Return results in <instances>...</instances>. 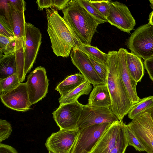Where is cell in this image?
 I'll list each match as a JSON object with an SVG mask.
<instances>
[{"instance_id": "obj_1", "label": "cell", "mask_w": 153, "mask_h": 153, "mask_svg": "<svg viewBox=\"0 0 153 153\" xmlns=\"http://www.w3.org/2000/svg\"><path fill=\"white\" fill-rule=\"evenodd\" d=\"M62 17L77 45H91L99 25L98 22L78 1L70 0L62 10Z\"/></svg>"}, {"instance_id": "obj_2", "label": "cell", "mask_w": 153, "mask_h": 153, "mask_svg": "<svg viewBox=\"0 0 153 153\" xmlns=\"http://www.w3.org/2000/svg\"><path fill=\"white\" fill-rule=\"evenodd\" d=\"M118 51H112L108 53V71L105 82L111 100L110 109L119 120L123 122L133 105L129 98L119 73Z\"/></svg>"}, {"instance_id": "obj_3", "label": "cell", "mask_w": 153, "mask_h": 153, "mask_svg": "<svg viewBox=\"0 0 153 153\" xmlns=\"http://www.w3.org/2000/svg\"><path fill=\"white\" fill-rule=\"evenodd\" d=\"M46 11L47 30L53 52L57 56L67 57L77 45L76 39L56 10L46 8Z\"/></svg>"}, {"instance_id": "obj_4", "label": "cell", "mask_w": 153, "mask_h": 153, "mask_svg": "<svg viewBox=\"0 0 153 153\" xmlns=\"http://www.w3.org/2000/svg\"><path fill=\"white\" fill-rule=\"evenodd\" d=\"M2 11L3 16L12 28L14 36L17 74L19 76H23L25 74L24 53L26 22L24 12L16 10L8 4Z\"/></svg>"}, {"instance_id": "obj_5", "label": "cell", "mask_w": 153, "mask_h": 153, "mask_svg": "<svg viewBox=\"0 0 153 153\" xmlns=\"http://www.w3.org/2000/svg\"><path fill=\"white\" fill-rule=\"evenodd\" d=\"M126 44L131 53L144 60L153 56V25L148 23L137 27Z\"/></svg>"}, {"instance_id": "obj_6", "label": "cell", "mask_w": 153, "mask_h": 153, "mask_svg": "<svg viewBox=\"0 0 153 153\" xmlns=\"http://www.w3.org/2000/svg\"><path fill=\"white\" fill-rule=\"evenodd\" d=\"M111 124L94 125L79 131L71 153H89Z\"/></svg>"}, {"instance_id": "obj_7", "label": "cell", "mask_w": 153, "mask_h": 153, "mask_svg": "<svg viewBox=\"0 0 153 153\" xmlns=\"http://www.w3.org/2000/svg\"><path fill=\"white\" fill-rule=\"evenodd\" d=\"M127 125L145 148V152L153 153V120L150 113H142Z\"/></svg>"}, {"instance_id": "obj_8", "label": "cell", "mask_w": 153, "mask_h": 153, "mask_svg": "<svg viewBox=\"0 0 153 153\" xmlns=\"http://www.w3.org/2000/svg\"><path fill=\"white\" fill-rule=\"evenodd\" d=\"M42 33L33 25L25 22L24 59L25 75L33 67L42 43Z\"/></svg>"}, {"instance_id": "obj_9", "label": "cell", "mask_w": 153, "mask_h": 153, "mask_svg": "<svg viewBox=\"0 0 153 153\" xmlns=\"http://www.w3.org/2000/svg\"><path fill=\"white\" fill-rule=\"evenodd\" d=\"M26 82L30 106L46 96L48 91L49 80L45 68L39 66L36 68L28 76Z\"/></svg>"}, {"instance_id": "obj_10", "label": "cell", "mask_w": 153, "mask_h": 153, "mask_svg": "<svg viewBox=\"0 0 153 153\" xmlns=\"http://www.w3.org/2000/svg\"><path fill=\"white\" fill-rule=\"evenodd\" d=\"M119 120L110 108L83 105L77 127L79 131L89 126L103 123L112 124Z\"/></svg>"}, {"instance_id": "obj_11", "label": "cell", "mask_w": 153, "mask_h": 153, "mask_svg": "<svg viewBox=\"0 0 153 153\" xmlns=\"http://www.w3.org/2000/svg\"><path fill=\"white\" fill-rule=\"evenodd\" d=\"M83 105L78 101L59 105L52 114L54 120L60 129L71 130L78 128V122Z\"/></svg>"}, {"instance_id": "obj_12", "label": "cell", "mask_w": 153, "mask_h": 153, "mask_svg": "<svg viewBox=\"0 0 153 153\" xmlns=\"http://www.w3.org/2000/svg\"><path fill=\"white\" fill-rule=\"evenodd\" d=\"M107 22L127 33L134 30L135 21L128 7L117 1L110 0V9Z\"/></svg>"}, {"instance_id": "obj_13", "label": "cell", "mask_w": 153, "mask_h": 153, "mask_svg": "<svg viewBox=\"0 0 153 153\" xmlns=\"http://www.w3.org/2000/svg\"><path fill=\"white\" fill-rule=\"evenodd\" d=\"M79 132L78 128L60 129L47 139L45 146L52 153H71Z\"/></svg>"}, {"instance_id": "obj_14", "label": "cell", "mask_w": 153, "mask_h": 153, "mask_svg": "<svg viewBox=\"0 0 153 153\" xmlns=\"http://www.w3.org/2000/svg\"><path fill=\"white\" fill-rule=\"evenodd\" d=\"M0 93L1 101L8 108L23 112L30 109L26 82L21 83L13 89Z\"/></svg>"}, {"instance_id": "obj_15", "label": "cell", "mask_w": 153, "mask_h": 153, "mask_svg": "<svg viewBox=\"0 0 153 153\" xmlns=\"http://www.w3.org/2000/svg\"><path fill=\"white\" fill-rule=\"evenodd\" d=\"M70 55L72 63L91 84L93 85L105 84L96 71L86 54L74 47L72 50Z\"/></svg>"}, {"instance_id": "obj_16", "label": "cell", "mask_w": 153, "mask_h": 153, "mask_svg": "<svg viewBox=\"0 0 153 153\" xmlns=\"http://www.w3.org/2000/svg\"><path fill=\"white\" fill-rule=\"evenodd\" d=\"M128 51L123 48H120L117 53L118 68L119 74L129 98L133 105L140 100L136 90L137 82L131 77L127 66L126 54Z\"/></svg>"}, {"instance_id": "obj_17", "label": "cell", "mask_w": 153, "mask_h": 153, "mask_svg": "<svg viewBox=\"0 0 153 153\" xmlns=\"http://www.w3.org/2000/svg\"><path fill=\"white\" fill-rule=\"evenodd\" d=\"M123 123L118 120L112 123L89 153H109L116 144Z\"/></svg>"}, {"instance_id": "obj_18", "label": "cell", "mask_w": 153, "mask_h": 153, "mask_svg": "<svg viewBox=\"0 0 153 153\" xmlns=\"http://www.w3.org/2000/svg\"><path fill=\"white\" fill-rule=\"evenodd\" d=\"M93 86L89 95L88 105L92 107L110 108L111 100L107 85L102 84Z\"/></svg>"}, {"instance_id": "obj_19", "label": "cell", "mask_w": 153, "mask_h": 153, "mask_svg": "<svg viewBox=\"0 0 153 153\" xmlns=\"http://www.w3.org/2000/svg\"><path fill=\"white\" fill-rule=\"evenodd\" d=\"M126 62L128 70L132 79L137 82H140L144 74L143 65L141 58L128 51Z\"/></svg>"}, {"instance_id": "obj_20", "label": "cell", "mask_w": 153, "mask_h": 153, "mask_svg": "<svg viewBox=\"0 0 153 153\" xmlns=\"http://www.w3.org/2000/svg\"><path fill=\"white\" fill-rule=\"evenodd\" d=\"M87 80L83 75L77 73L68 76L60 82L55 88L63 97L83 83Z\"/></svg>"}, {"instance_id": "obj_21", "label": "cell", "mask_w": 153, "mask_h": 153, "mask_svg": "<svg viewBox=\"0 0 153 153\" xmlns=\"http://www.w3.org/2000/svg\"><path fill=\"white\" fill-rule=\"evenodd\" d=\"M17 71L15 52L0 57V80L16 74Z\"/></svg>"}, {"instance_id": "obj_22", "label": "cell", "mask_w": 153, "mask_h": 153, "mask_svg": "<svg viewBox=\"0 0 153 153\" xmlns=\"http://www.w3.org/2000/svg\"><path fill=\"white\" fill-rule=\"evenodd\" d=\"M92 89L91 84L87 80L65 96L58 100L60 105L74 102L78 101L79 97L83 95H88Z\"/></svg>"}, {"instance_id": "obj_23", "label": "cell", "mask_w": 153, "mask_h": 153, "mask_svg": "<svg viewBox=\"0 0 153 153\" xmlns=\"http://www.w3.org/2000/svg\"><path fill=\"white\" fill-rule=\"evenodd\" d=\"M74 47L96 61L107 64L108 59V53L102 51L97 47L82 44L77 45Z\"/></svg>"}, {"instance_id": "obj_24", "label": "cell", "mask_w": 153, "mask_h": 153, "mask_svg": "<svg viewBox=\"0 0 153 153\" xmlns=\"http://www.w3.org/2000/svg\"><path fill=\"white\" fill-rule=\"evenodd\" d=\"M153 108V96L141 99L138 102L133 105L128 112V116L133 120L136 117Z\"/></svg>"}, {"instance_id": "obj_25", "label": "cell", "mask_w": 153, "mask_h": 153, "mask_svg": "<svg viewBox=\"0 0 153 153\" xmlns=\"http://www.w3.org/2000/svg\"><path fill=\"white\" fill-rule=\"evenodd\" d=\"M123 123L116 144L109 153H125L128 146V141L125 132Z\"/></svg>"}, {"instance_id": "obj_26", "label": "cell", "mask_w": 153, "mask_h": 153, "mask_svg": "<svg viewBox=\"0 0 153 153\" xmlns=\"http://www.w3.org/2000/svg\"><path fill=\"white\" fill-rule=\"evenodd\" d=\"M21 83L16 74L0 80V93L13 89Z\"/></svg>"}, {"instance_id": "obj_27", "label": "cell", "mask_w": 153, "mask_h": 153, "mask_svg": "<svg viewBox=\"0 0 153 153\" xmlns=\"http://www.w3.org/2000/svg\"><path fill=\"white\" fill-rule=\"evenodd\" d=\"M15 40L0 34V56L15 52Z\"/></svg>"}, {"instance_id": "obj_28", "label": "cell", "mask_w": 153, "mask_h": 153, "mask_svg": "<svg viewBox=\"0 0 153 153\" xmlns=\"http://www.w3.org/2000/svg\"><path fill=\"white\" fill-rule=\"evenodd\" d=\"M78 1L97 20L99 24L107 22L106 18L90 4L89 0H78Z\"/></svg>"}, {"instance_id": "obj_29", "label": "cell", "mask_w": 153, "mask_h": 153, "mask_svg": "<svg viewBox=\"0 0 153 153\" xmlns=\"http://www.w3.org/2000/svg\"><path fill=\"white\" fill-rule=\"evenodd\" d=\"M124 126L128 141V146H130L133 147L137 151L145 152V148L141 143L127 125L124 123Z\"/></svg>"}, {"instance_id": "obj_30", "label": "cell", "mask_w": 153, "mask_h": 153, "mask_svg": "<svg viewBox=\"0 0 153 153\" xmlns=\"http://www.w3.org/2000/svg\"><path fill=\"white\" fill-rule=\"evenodd\" d=\"M90 4L106 19L109 15L110 0H89Z\"/></svg>"}, {"instance_id": "obj_31", "label": "cell", "mask_w": 153, "mask_h": 153, "mask_svg": "<svg viewBox=\"0 0 153 153\" xmlns=\"http://www.w3.org/2000/svg\"><path fill=\"white\" fill-rule=\"evenodd\" d=\"M88 56L96 71L105 83L108 71L107 64L97 61L91 57Z\"/></svg>"}, {"instance_id": "obj_32", "label": "cell", "mask_w": 153, "mask_h": 153, "mask_svg": "<svg viewBox=\"0 0 153 153\" xmlns=\"http://www.w3.org/2000/svg\"><path fill=\"white\" fill-rule=\"evenodd\" d=\"M0 34L15 39L11 27L4 16L1 14L0 15Z\"/></svg>"}, {"instance_id": "obj_33", "label": "cell", "mask_w": 153, "mask_h": 153, "mask_svg": "<svg viewBox=\"0 0 153 153\" xmlns=\"http://www.w3.org/2000/svg\"><path fill=\"white\" fill-rule=\"evenodd\" d=\"M12 131L11 125L8 122L0 120V142L7 139Z\"/></svg>"}, {"instance_id": "obj_34", "label": "cell", "mask_w": 153, "mask_h": 153, "mask_svg": "<svg viewBox=\"0 0 153 153\" xmlns=\"http://www.w3.org/2000/svg\"><path fill=\"white\" fill-rule=\"evenodd\" d=\"M8 3L10 6L16 10L24 12L26 10V2L23 0H9Z\"/></svg>"}, {"instance_id": "obj_35", "label": "cell", "mask_w": 153, "mask_h": 153, "mask_svg": "<svg viewBox=\"0 0 153 153\" xmlns=\"http://www.w3.org/2000/svg\"><path fill=\"white\" fill-rule=\"evenodd\" d=\"M143 63L150 79L153 81V56L145 60Z\"/></svg>"}, {"instance_id": "obj_36", "label": "cell", "mask_w": 153, "mask_h": 153, "mask_svg": "<svg viewBox=\"0 0 153 153\" xmlns=\"http://www.w3.org/2000/svg\"><path fill=\"white\" fill-rule=\"evenodd\" d=\"M36 2L39 11L43 10L44 8L53 7V0H38Z\"/></svg>"}, {"instance_id": "obj_37", "label": "cell", "mask_w": 153, "mask_h": 153, "mask_svg": "<svg viewBox=\"0 0 153 153\" xmlns=\"http://www.w3.org/2000/svg\"><path fill=\"white\" fill-rule=\"evenodd\" d=\"M71 0H53V7L59 10H62Z\"/></svg>"}, {"instance_id": "obj_38", "label": "cell", "mask_w": 153, "mask_h": 153, "mask_svg": "<svg viewBox=\"0 0 153 153\" xmlns=\"http://www.w3.org/2000/svg\"><path fill=\"white\" fill-rule=\"evenodd\" d=\"M0 153H18L15 148L7 145L0 143Z\"/></svg>"}, {"instance_id": "obj_39", "label": "cell", "mask_w": 153, "mask_h": 153, "mask_svg": "<svg viewBox=\"0 0 153 153\" xmlns=\"http://www.w3.org/2000/svg\"><path fill=\"white\" fill-rule=\"evenodd\" d=\"M149 21L148 24L153 25V10L149 14Z\"/></svg>"}, {"instance_id": "obj_40", "label": "cell", "mask_w": 153, "mask_h": 153, "mask_svg": "<svg viewBox=\"0 0 153 153\" xmlns=\"http://www.w3.org/2000/svg\"><path fill=\"white\" fill-rule=\"evenodd\" d=\"M146 111H147L150 113L151 116L153 120V108Z\"/></svg>"}, {"instance_id": "obj_41", "label": "cell", "mask_w": 153, "mask_h": 153, "mask_svg": "<svg viewBox=\"0 0 153 153\" xmlns=\"http://www.w3.org/2000/svg\"><path fill=\"white\" fill-rule=\"evenodd\" d=\"M150 3V5L152 8L153 9V0H149Z\"/></svg>"}, {"instance_id": "obj_42", "label": "cell", "mask_w": 153, "mask_h": 153, "mask_svg": "<svg viewBox=\"0 0 153 153\" xmlns=\"http://www.w3.org/2000/svg\"><path fill=\"white\" fill-rule=\"evenodd\" d=\"M48 153H52L50 151H48Z\"/></svg>"}]
</instances>
